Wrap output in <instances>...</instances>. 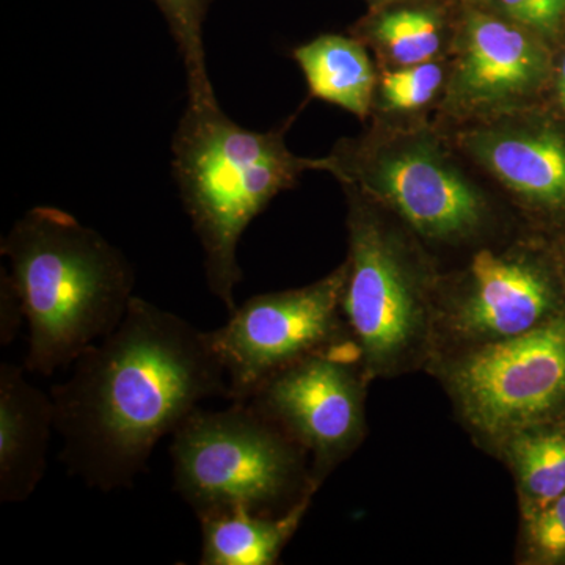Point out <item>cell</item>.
<instances>
[{
  "label": "cell",
  "mask_w": 565,
  "mask_h": 565,
  "mask_svg": "<svg viewBox=\"0 0 565 565\" xmlns=\"http://www.w3.org/2000/svg\"><path fill=\"white\" fill-rule=\"evenodd\" d=\"M305 498L280 515L236 508L199 516L202 565H274L310 509Z\"/></svg>",
  "instance_id": "5bb4252c"
},
{
  "label": "cell",
  "mask_w": 565,
  "mask_h": 565,
  "mask_svg": "<svg viewBox=\"0 0 565 565\" xmlns=\"http://www.w3.org/2000/svg\"><path fill=\"white\" fill-rule=\"evenodd\" d=\"M563 46L565 47V36H564V43H563Z\"/></svg>",
  "instance_id": "d4e9b609"
},
{
  "label": "cell",
  "mask_w": 565,
  "mask_h": 565,
  "mask_svg": "<svg viewBox=\"0 0 565 565\" xmlns=\"http://www.w3.org/2000/svg\"><path fill=\"white\" fill-rule=\"evenodd\" d=\"M564 310L555 236L534 230L505 247L479 248L463 269L440 275L430 366L525 334Z\"/></svg>",
  "instance_id": "8992f818"
},
{
  "label": "cell",
  "mask_w": 565,
  "mask_h": 565,
  "mask_svg": "<svg viewBox=\"0 0 565 565\" xmlns=\"http://www.w3.org/2000/svg\"><path fill=\"white\" fill-rule=\"evenodd\" d=\"M487 451L516 433L565 424V310L525 334L430 366Z\"/></svg>",
  "instance_id": "ba28073f"
},
{
  "label": "cell",
  "mask_w": 565,
  "mask_h": 565,
  "mask_svg": "<svg viewBox=\"0 0 565 565\" xmlns=\"http://www.w3.org/2000/svg\"><path fill=\"white\" fill-rule=\"evenodd\" d=\"M345 273L344 262L303 288L259 294L236 307L225 326L206 332L232 403H247L291 364L352 341L341 310Z\"/></svg>",
  "instance_id": "9c48e42d"
},
{
  "label": "cell",
  "mask_w": 565,
  "mask_h": 565,
  "mask_svg": "<svg viewBox=\"0 0 565 565\" xmlns=\"http://www.w3.org/2000/svg\"><path fill=\"white\" fill-rule=\"evenodd\" d=\"M29 326L25 370L52 375L117 329L134 299L131 263L70 212L36 206L2 239Z\"/></svg>",
  "instance_id": "7a4b0ae2"
},
{
  "label": "cell",
  "mask_w": 565,
  "mask_h": 565,
  "mask_svg": "<svg viewBox=\"0 0 565 565\" xmlns=\"http://www.w3.org/2000/svg\"><path fill=\"white\" fill-rule=\"evenodd\" d=\"M370 382L355 344L345 341L275 374L247 403L302 446L319 489L362 445Z\"/></svg>",
  "instance_id": "30bf717a"
},
{
  "label": "cell",
  "mask_w": 565,
  "mask_h": 565,
  "mask_svg": "<svg viewBox=\"0 0 565 565\" xmlns=\"http://www.w3.org/2000/svg\"><path fill=\"white\" fill-rule=\"evenodd\" d=\"M173 177L182 206L202 244L212 296L236 310L234 289L243 278L241 237L278 193L327 159L297 158L285 131L255 132L230 120L218 103L188 104L172 141Z\"/></svg>",
  "instance_id": "3957f363"
},
{
  "label": "cell",
  "mask_w": 565,
  "mask_h": 565,
  "mask_svg": "<svg viewBox=\"0 0 565 565\" xmlns=\"http://www.w3.org/2000/svg\"><path fill=\"white\" fill-rule=\"evenodd\" d=\"M445 74L433 61L388 71L379 81L382 102L394 110H414L434 98L444 84Z\"/></svg>",
  "instance_id": "ffe728a7"
},
{
  "label": "cell",
  "mask_w": 565,
  "mask_h": 565,
  "mask_svg": "<svg viewBox=\"0 0 565 565\" xmlns=\"http://www.w3.org/2000/svg\"><path fill=\"white\" fill-rule=\"evenodd\" d=\"M52 388L71 476L102 492L131 487L156 446L212 397L230 399L206 332L134 296L114 332Z\"/></svg>",
  "instance_id": "6da1fadb"
},
{
  "label": "cell",
  "mask_w": 565,
  "mask_h": 565,
  "mask_svg": "<svg viewBox=\"0 0 565 565\" xmlns=\"http://www.w3.org/2000/svg\"><path fill=\"white\" fill-rule=\"evenodd\" d=\"M505 20L515 22L559 50L565 36V0H498Z\"/></svg>",
  "instance_id": "44dd1931"
},
{
  "label": "cell",
  "mask_w": 565,
  "mask_h": 565,
  "mask_svg": "<svg viewBox=\"0 0 565 565\" xmlns=\"http://www.w3.org/2000/svg\"><path fill=\"white\" fill-rule=\"evenodd\" d=\"M326 170L392 211L423 243H475L492 225L484 193L429 132L345 141L327 158Z\"/></svg>",
  "instance_id": "52a82bcc"
},
{
  "label": "cell",
  "mask_w": 565,
  "mask_h": 565,
  "mask_svg": "<svg viewBox=\"0 0 565 565\" xmlns=\"http://www.w3.org/2000/svg\"><path fill=\"white\" fill-rule=\"evenodd\" d=\"M556 51L515 22L468 10L456 36L446 109L482 120L546 103Z\"/></svg>",
  "instance_id": "8fae6325"
},
{
  "label": "cell",
  "mask_w": 565,
  "mask_h": 565,
  "mask_svg": "<svg viewBox=\"0 0 565 565\" xmlns=\"http://www.w3.org/2000/svg\"><path fill=\"white\" fill-rule=\"evenodd\" d=\"M55 430L54 403L25 379L24 367L0 366V501L29 500L46 473Z\"/></svg>",
  "instance_id": "4fadbf2b"
},
{
  "label": "cell",
  "mask_w": 565,
  "mask_h": 565,
  "mask_svg": "<svg viewBox=\"0 0 565 565\" xmlns=\"http://www.w3.org/2000/svg\"><path fill=\"white\" fill-rule=\"evenodd\" d=\"M22 319H25L24 307L10 275L2 270L0 281V343L10 344L17 337Z\"/></svg>",
  "instance_id": "7402d4cb"
},
{
  "label": "cell",
  "mask_w": 565,
  "mask_h": 565,
  "mask_svg": "<svg viewBox=\"0 0 565 565\" xmlns=\"http://www.w3.org/2000/svg\"><path fill=\"white\" fill-rule=\"evenodd\" d=\"M349 253L341 310L370 381L429 370L438 273L397 215L344 182Z\"/></svg>",
  "instance_id": "277c9868"
},
{
  "label": "cell",
  "mask_w": 565,
  "mask_h": 565,
  "mask_svg": "<svg viewBox=\"0 0 565 565\" xmlns=\"http://www.w3.org/2000/svg\"><path fill=\"white\" fill-rule=\"evenodd\" d=\"M162 11L188 76L189 103H217L207 73L203 25L210 0H154Z\"/></svg>",
  "instance_id": "ac0fdd59"
},
{
  "label": "cell",
  "mask_w": 565,
  "mask_h": 565,
  "mask_svg": "<svg viewBox=\"0 0 565 565\" xmlns=\"http://www.w3.org/2000/svg\"><path fill=\"white\" fill-rule=\"evenodd\" d=\"M492 455L514 476L519 504H542L565 494V424L511 435Z\"/></svg>",
  "instance_id": "2e32d148"
},
{
  "label": "cell",
  "mask_w": 565,
  "mask_h": 565,
  "mask_svg": "<svg viewBox=\"0 0 565 565\" xmlns=\"http://www.w3.org/2000/svg\"><path fill=\"white\" fill-rule=\"evenodd\" d=\"M516 563L565 565V494L542 504H520Z\"/></svg>",
  "instance_id": "d6986e66"
},
{
  "label": "cell",
  "mask_w": 565,
  "mask_h": 565,
  "mask_svg": "<svg viewBox=\"0 0 565 565\" xmlns=\"http://www.w3.org/2000/svg\"><path fill=\"white\" fill-rule=\"evenodd\" d=\"M556 237V248L557 255H559L561 266H563L564 275H565V233L557 234Z\"/></svg>",
  "instance_id": "603a6c76"
},
{
  "label": "cell",
  "mask_w": 565,
  "mask_h": 565,
  "mask_svg": "<svg viewBox=\"0 0 565 565\" xmlns=\"http://www.w3.org/2000/svg\"><path fill=\"white\" fill-rule=\"evenodd\" d=\"M366 32L375 46L399 66L430 62L441 46V21L433 10L388 11L374 18Z\"/></svg>",
  "instance_id": "e0dca14e"
},
{
  "label": "cell",
  "mask_w": 565,
  "mask_h": 565,
  "mask_svg": "<svg viewBox=\"0 0 565 565\" xmlns=\"http://www.w3.org/2000/svg\"><path fill=\"white\" fill-rule=\"evenodd\" d=\"M462 150L511 193L534 230L565 233V115L552 104L482 118Z\"/></svg>",
  "instance_id": "7c38bea8"
},
{
  "label": "cell",
  "mask_w": 565,
  "mask_h": 565,
  "mask_svg": "<svg viewBox=\"0 0 565 565\" xmlns=\"http://www.w3.org/2000/svg\"><path fill=\"white\" fill-rule=\"evenodd\" d=\"M463 2H467V3H475V2H479V0H463Z\"/></svg>",
  "instance_id": "cb8c5ba5"
},
{
  "label": "cell",
  "mask_w": 565,
  "mask_h": 565,
  "mask_svg": "<svg viewBox=\"0 0 565 565\" xmlns=\"http://www.w3.org/2000/svg\"><path fill=\"white\" fill-rule=\"evenodd\" d=\"M174 490L196 516L243 508L280 515L313 497L310 459L250 403L196 408L173 433Z\"/></svg>",
  "instance_id": "5b68a950"
},
{
  "label": "cell",
  "mask_w": 565,
  "mask_h": 565,
  "mask_svg": "<svg viewBox=\"0 0 565 565\" xmlns=\"http://www.w3.org/2000/svg\"><path fill=\"white\" fill-rule=\"evenodd\" d=\"M311 95L364 118L370 114L377 76L356 40L322 35L294 51Z\"/></svg>",
  "instance_id": "9a60e30c"
}]
</instances>
